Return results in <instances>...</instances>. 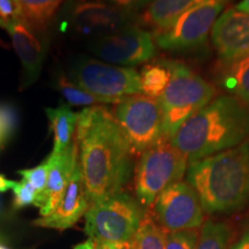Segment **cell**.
I'll list each match as a JSON object with an SVG mask.
<instances>
[{
    "label": "cell",
    "mask_w": 249,
    "mask_h": 249,
    "mask_svg": "<svg viewBox=\"0 0 249 249\" xmlns=\"http://www.w3.org/2000/svg\"><path fill=\"white\" fill-rule=\"evenodd\" d=\"M75 140L90 204L124 192L133 178L135 155L113 114L103 105L82 110Z\"/></svg>",
    "instance_id": "cell-1"
},
{
    "label": "cell",
    "mask_w": 249,
    "mask_h": 249,
    "mask_svg": "<svg viewBox=\"0 0 249 249\" xmlns=\"http://www.w3.org/2000/svg\"><path fill=\"white\" fill-rule=\"evenodd\" d=\"M249 139V104L218 95L182 124L171 141L188 163L234 148Z\"/></svg>",
    "instance_id": "cell-2"
},
{
    "label": "cell",
    "mask_w": 249,
    "mask_h": 249,
    "mask_svg": "<svg viewBox=\"0 0 249 249\" xmlns=\"http://www.w3.org/2000/svg\"><path fill=\"white\" fill-rule=\"evenodd\" d=\"M186 181L207 214H231L249 207V139L234 148L189 163Z\"/></svg>",
    "instance_id": "cell-3"
},
{
    "label": "cell",
    "mask_w": 249,
    "mask_h": 249,
    "mask_svg": "<svg viewBox=\"0 0 249 249\" xmlns=\"http://www.w3.org/2000/svg\"><path fill=\"white\" fill-rule=\"evenodd\" d=\"M171 77L160 101L164 136L170 140L181 126L217 96V89L182 62L165 60Z\"/></svg>",
    "instance_id": "cell-4"
},
{
    "label": "cell",
    "mask_w": 249,
    "mask_h": 249,
    "mask_svg": "<svg viewBox=\"0 0 249 249\" xmlns=\"http://www.w3.org/2000/svg\"><path fill=\"white\" fill-rule=\"evenodd\" d=\"M188 160L172 141L163 136L139 156L134 167L135 198L143 208H151L167 187L181 181Z\"/></svg>",
    "instance_id": "cell-5"
},
{
    "label": "cell",
    "mask_w": 249,
    "mask_h": 249,
    "mask_svg": "<svg viewBox=\"0 0 249 249\" xmlns=\"http://www.w3.org/2000/svg\"><path fill=\"white\" fill-rule=\"evenodd\" d=\"M145 210L134 196L121 192L90 204L86 233L96 244L126 245L135 234Z\"/></svg>",
    "instance_id": "cell-6"
},
{
    "label": "cell",
    "mask_w": 249,
    "mask_h": 249,
    "mask_svg": "<svg viewBox=\"0 0 249 249\" xmlns=\"http://www.w3.org/2000/svg\"><path fill=\"white\" fill-rule=\"evenodd\" d=\"M74 85L97 96L107 104H118L129 96L142 93L140 73L91 58H80L68 71Z\"/></svg>",
    "instance_id": "cell-7"
},
{
    "label": "cell",
    "mask_w": 249,
    "mask_h": 249,
    "mask_svg": "<svg viewBox=\"0 0 249 249\" xmlns=\"http://www.w3.org/2000/svg\"><path fill=\"white\" fill-rule=\"evenodd\" d=\"M113 116L135 157L164 136L163 113L158 99L143 93L129 96L118 103Z\"/></svg>",
    "instance_id": "cell-8"
},
{
    "label": "cell",
    "mask_w": 249,
    "mask_h": 249,
    "mask_svg": "<svg viewBox=\"0 0 249 249\" xmlns=\"http://www.w3.org/2000/svg\"><path fill=\"white\" fill-rule=\"evenodd\" d=\"M231 0H205L183 13L165 29L154 31L158 48L167 51H187L204 44L213 24Z\"/></svg>",
    "instance_id": "cell-9"
},
{
    "label": "cell",
    "mask_w": 249,
    "mask_h": 249,
    "mask_svg": "<svg viewBox=\"0 0 249 249\" xmlns=\"http://www.w3.org/2000/svg\"><path fill=\"white\" fill-rule=\"evenodd\" d=\"M91 53L107 64L134 67L151 60L157 53L154 35L136 24L110 35L91 39Z\"/></svg>",
    "instance_id": "cell-10"
},
{
    "label": "cell",
    "mask_w": 249,
    "mask_h": 249,
    "mask_svg": "<svg viewBox=\"0 0 249 249\" xmlns=\"http://www.w3.org/2000/svg\"><path fill=\"white\" fill-rule=\"evenodd\" d=\"M152 216L166 233L197 230L204 224V210L194 188L187 181L167 187L155 201Z\"/></svg>",
    "instance_id": "cell-11"
},
{
    "label": "cell",
    "mask_w": 249,
    "mask_h": 249,
    "mask_svg": "<svg viewBox=\"0 0 249 249\" xmlns=\"http://www.w3.org/2000/svg\"><path fill=\"white\" fill-rule=\"evenodd\" d=\"M66 15L75 33L92 39L135 24V14L102 0H71L67 4Z\"/></svg>",
    "instance_id": "cell-12"
},
{
    "label": "cell",
    "mask_w": 249,
    "mask_h": 249,
    "mask_svg": "<svg viewBox=\"0 0 249 249\" xmlns=\"http://www.w3.org/2000/svg\"><path fill=\"white\" fill-rule=\"evenodd\" d=\"M211 40L222 64L249 55V13L236 7L225 9L211 30Z\"/></svg>",
    "instance_id": "cell-13"
},
{
    "label": "cell",
    "mask_w": 249,
    "mask_h": 249,
    "mask_svg": "<svg viewBox=\"0 0 249 249\" xmlns=\"http://www.w3.org/2000/svg\"><path fill=\"white\" fill-rule=\"evenodd\" d=\"M0 29L7 31L23 68L22 88L35 83L42 71L45 50L38 38V34L27 20L4 21L0 18Z\"/></svg>",
    "instance_id": "cell-14"
},
{
    "label": "cell",
    "mask_w": 249,
    "mask_h": 249,
    "mask_svg": "<svg viewBox=\"0 0 249 249\" xmlns=\"http://www.w3.org/2000/svg\"><path fill=\"white\" fill-rule=\"evenodd\" d=\"M90 207L85 180L82 176L80 160H77L73 174L68 183L64 197L53 213L35 220V225L55 230H66L73 226Z\"/></svg>",
    "instance_id": "cell-15"
},
{
    "label": "cell",
    "mask_w": 249,
    "mask_h": 249,
    "mask_svg": "<svg viewBox=\"0 0 249 249\" xmlns=\"http://www.w3.org/2000/svg\"><path fill=\"white\" fill-rule=\"evenodd\" d=\"M50 156L52 157V166L50 169L48 183L43 194L42 207L39 208V213L42 217L49 216L57 209L66 192L74 167L79 160V145L75 136L70 148L60 155L51 154Z\"/></svg>",
    "instance_id": "cell-16"
},
{
    "label": "cell",
    "mask_w": 249,
    "mask_h": 249,
    "mask_svg": "<svg viewBox=\"0 0 249 249\" xmlns=\"http://www.w3.org/2000/svg\"><path fill=\"white\" fill-rule=\"evenodd\" d=\"M203 1L205 0H154L143 11L140 21L143 26L154 28V31L165 29L188 9Z\"/></svg>",
    "instance_id": "cell-17"
},
{
    "label": "cell",
    "mask_w": 249,
    "mask_h": 249,
    "mask_svg": "<svg viewBox=\"0 0 249 249\" xmlns=\"http://www.w3.org/2000/svg\"><path fill=\"white\" fill-rule=\"evenodd\" d=\"M48 118L54 135V147L52 154L60 155L71 145V139L75 136L77 113H74L67 104L59 107L46 108Z\"/></svg>",
    "instance_id": "cell-18"
},
{
    "label": "cell",
    "mask_w": 249,
    "mask_h": 249,
    "mask_svg": "<svg viewBox=\"0 0 249 249\" xmlns=\"http://www.w3.org/2000/svg\"><path fill=\"white\" fill-rule=\"evenodd\" d=\"M217 81L226 93L249 104V55L231 64H222Z\"/></svg>",
    "instance_id": "cell-19"
},
{
    "label": "cell",
    "mask_w": 249,
    "mask_h": 249,
    "mask_svg": "<svg viewBox=\"0 0 249 249\" xmlns=\"http://www.w3.org/2000/svg\"><path fill=\"white\" fill-rule=\"evenodd\" d=\"M167 233L156 222L152 213H145L126 249H166Z\"/></svg>",
    "instance_id": "cell-20"
},
{
    "label": "cell",
    "mask_w": 249,
    "mask_h": 249,
    "mask_svg": "<svg viewBox=\"0 0 249 249\" xmlns=\"http://www.w3.org/2000/svg\"><path fill=\"white\" fill-rule=\"evenodd\" d=\"M18 2L27 22L42 35L51 24L62 0H18Z\"/></svg>",
    "instance_id": "cell-21"
},
{
    "label": "cell",
    "mask_w": 249,
    "mask_h": 249,
    "mask_svg": "<svg viewBox=\"0 0 249 249\" xmlns=\"http://www.w3.org/2000/svg\"><path fill=\"white\" fill-rule=\"evenodd\" d=\"M233 229L222 220H208L200 229L195 249H230L232 246Z\"/></svg>",
    "instance_id": "cell-22"
},
{
    "label": "cell",
    "mask_w": 249,
    "mask_h": 249,
    "mask_svg": "<svg viewBox=\"0 0 249 249\" xmlns=\"http://www.w3.org/2000/svg\"><path fill=\"white\" fill-rule=\"evenodd\" d=\"M171 73L166 61H158L148 64L140 73L141 89L143 95L160 99L170 82Z\"/></svg>",
    "instance_id": "cell-23"
},
{
    "label": "cell",
    "mask_w": 249,
    "mask_h": 249,
    "mask_svg": "<svg viewBox=\"0 0 249 249\" xmlns=\"http://www.w3.org/2000/svg\"><path fill=\"white\" fill-rule=\"evenodd\" d=\"M57 89L61 92L65 99L70 103L71 105L74 107H99V105H105L103 99L98 98L97 96L92 95L85 89L80 88L79 86L74 85L70 79L66 76H60L57 82Z\"/></svg>",
    "instance_id": "cell-24"
},
{
    "label": "cell",
    "mask_w": 249,
    "mask_h": 249,
    "mask_svg": "<svg viewBox=\"0 0 249 249\" xmlns=\"http://www.w3.org/2000/svg\"><path fill=\"white\" fill-rule=\"evenodd\" d=\"M51 166H52V157L51 156H49L48 160L43 161V163L38 165V166L34 167V169L18 171V174L22 176L23 180H26V181L29 182L30 185H33L34 188H35L37 193H38L39 198H40V207H42L43 194H44L45 192L46 183H48V178H49V172H50V169H51Z\"/></svg>",
    "instance_id": "cell-25"
},
{
    "label": "cell",
    "mask_w": 249,
    "mask_h": 249,
    "mask_svg": "<svg viewBox=\"0 0 249 249\" xmlns=\"http://www.w3.org/2000/svg\"><path fill=\"white\" fill-rule=\"evenodd\" d=\"M14 193V208L15 209H20V208L27 207V205H36V207H40V198L38 193L33 185L26 180L22 181H14L13 186H12Z\"/></svg>",
    "instance_id": "cell-26"
},
{
    "label": "cell",
    "mask_w": 249,
    "mask_h": 249,
    "mask_svg": "<svg viewBox=\"0 0 249 249\" xmlns=\"http://www.w3.org/2000/svg\"><path fill=\"white\" fill-rule=\"evenodd\" d=\"M200 229L171 232L166 235V249H195Z\"/></svg>",
    "instance_id": "cell-27"
},
{
    "label": "cell",
    "mask_w": 249,
    "mask_h": 249,
    "mask_svg": "<svg viewBox=\"0 0 249 249\" xmlns=\"http://www.w3.org/2000/svg\"><path fill=\"white\" fill-rule=\"evenodd\" d=\"M18 116L14 107L7 104H0V147L11 138L17 128Z\"/></svg>",
    "instance_id": "cell-28"
},
{
    "label": "cell",
    "mask_w": 249,
    "mask_h": 249,
    "mask_svg": "<svg viewBox=\"0 0 249 249\" xmlns=\"http://www.w3.org/2000/svg\"><path fill=\"white\" fill-rule=\"evenodd\" d=\"M0 18L4 21L26 20L18 0H0Z\"/></svg>",
    "instance_id": "cell-29"
},
{
    "label": "cell",
    "mask_w": 249,
    "mask_h": 249,
    "mask_svg": "<svg viewBox=\"0 0 249 249\" xmlns=\"http://www.w3.org/2000/svg\"><path fill=\"white\" fill-rule=\"evenodd\" d=\"M102 1L121 11L135 14L139 11H144L154 0H102Z\"/></svg>",
    "instance_id": "cell-30"
},
{
    "label": "cell",
    "mask_w": 249,
    "mask_h": 249,
    "mask_svg": "<svg viewBox=\"0 0 249 249\" xmlns=\"http://www.w3.org/2000/svg\"><path fill=\"white\" fill-rule=\"evenodd\" d=\"M230 249H249V229L239 238L238 241L232 244Z\"/></svg>",
    "instance_id": "cell-31"
},
{
    "label": "cell",
    "mask_w": 249,
    "mask_h": 249,
    "mask_svg": "<svg viewBox=\"0 0 249 249\" xmlns=\"http://www.w3.org/2000/svg\"><path fill=\"white\" fill-rule=\"evenodd\" d=\"M13 183V180H7L2 176H0V192H6L8 188H12Z\"/></svg>",
    "instance_id": "cell-32"
},
{
    "label": "cell",
    "mask_w": 249,
    "mask_h": 249,
    "mask_svg": "<svg viewBox=\"0 0 249 249\" xmlns=\"http://www.w3.org/2000/svg\"><path fill=\"white\" fill-rule=\"evenodd\" d=\"M74 249H97V246H96L95 241L89 239V240H87L86 242H82V244L75 246Z\"/></svg>",
    "instance_id": "cell-33"
},
{
    "label": "cell",
    "mask_w": 249,
    "mask_h": 249,
    "mask_svg": "<svg viewBox=\"0 0 249 249\" xmlns=\"http://www.w3.org/2000/svg\"><path fill=\"white\" fill-rule=\"evenodd\" d=\"M97 249H124V245L119 244H96Z\"/></svg>",
    "instance_id": "cell-34"
},
{
    "label": "cell",
    "mask_w": 249,
    "mask_h": 249,
    "mask_svg": "<svg viewBox=\"0 0 249 249\" xmlns=\"http://www.w3.org/2000/svg\"><path fill=\"white\" fill-rule=\"evenodd\" d=\"M236 8L240 9L242 12H246V13H249V0H241V1L236 5Z\"/></svg>",
    "instance_id": "cell-35"
},
{
    "label": "cell",
    "mask_w": 249,
    "mask_h": 249,
    "mask_svg": "<svg viewBox=\"0 0 249 249\" xmlns=\"http://www.w3.org/2000/svg\"><path fill=\"white\" fill-rule=\"evenodd\" d=\"M0 46H2V48H8L7 44H5V42L2 39H0Z\"/></svg>",
    "instance_id": "cell-36"
},
{
    "label": "cell",
    "mask_w": 249,
    "mask_h": 249,
    "mask_svg": "<svg viewBox=\"0 0 249 249\" xmlns=\"http://www.w3.org/2000/svg\"><path fill=\"white\" fill-rule=\"evenodd\" d=\"M0 249H7V248L4 247V246H1V245H0Z\"/></svg>",
    "instance_id": "cell-37"
},
{
    "label": "cell",
    "mask_w": 249,
    "mask_h": 249,
    "mask_svg": "<svg viewBox=\"0 0 249 249\" xmlns=\"http://www.w3.org/2000/svg\"><path fill=\"white\" fill-rule=\"evenodd\" d=\"M124 249H126V247H124Z\"/></svg>",
    "instance_id": "cell-38"
}]
</instances>
